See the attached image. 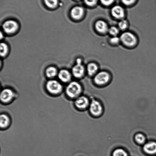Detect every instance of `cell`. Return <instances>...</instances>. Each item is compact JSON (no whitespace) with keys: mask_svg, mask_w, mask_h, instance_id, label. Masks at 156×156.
I'll use <instances>...</instances> for the list:
<instances>
[{"mask_svg":"<svg viewBox=\"0 0 156 156\" xmlns=\"http://www.w3.org/2000/svg\"><path fill=\"white\" fill-rule=\"evenodd\" d=\"M82 88L78 82H73L70 83L67 87L66 93L69 97L74 98L80 94Z\"/></svg>","mask_w":156,"mask_h":156,"instance_id":"cell-1","label":"cell"},{"mask_svg":"<svg viewBox=\"0 0 156 156\" xmlns=\"http://www.w3.org/2000/svg\"><path fill=\"white\" fill-rule=\"evenodd\" d=\"M114 0H101L102 4L105 5H109L114 2Z\"/></svg>","mask_w":156,"mask_h":156,"instance_id":"cell-25","label":"cell"},{"mask_svg":"<svg viewBox=\"0 0 156 156\" xmlns=\"http://www.w3.org/2000/svg\"><path fill=\"white\" fill-rule=\"evenodd\" d=\"M56 73H57V71L54 67H49L47 70L46 74L48 77H54L56 75Z\"/></svg>","mask_w":156,"mask_h":156,"instance_id":"cell-17","label":"cell"},{"mask_svg":"<svg viewBox=\"0 0 156 156\" xmlns=\"http://www.w3.org/2000/svg\"><path fill=\"white\" fill-rule=\"evenodd\" d=\"M144 150L146 153L150 155L156 154V143L152 142L146 143L144 147Z\"/></svg>","mask_w":156,"mask_h":156,"instance_id":"cell-10","label":"cell"},{"mask_svg":"<svg viewBox=\"0 0 156 156\" xmlns=\"http://www.w3.org/2000/svg\"><path fill=\"white\" fill-rule=\"evenodd\" d=\"M128 23L126 20H122L120 21L119 24V28L122 30H125L127 27Z\"/></svg>","mask_w":156,"mask_h":156,"instance_id":"cell-22","label":"cell"},{"mask_svg":"<svg viewBox=\"0 0 156 156\" xmlns=\"http://www.w3.org/2000/svg\"><path fill=\"white\" fill-rule=\"evenodd\" d=\"M90 111L93 115H99L102 111V107L98 102L93 100L90 105Z\"/></svg>","mask_w":156,"mask_h":156,"instance_id":"cell-6","label":"cell"},{"mask_svg":"<svg viewBox=\"0 0 156 156\" xmlns=\"http://www.w3.org/2000/svg\"><path fill=\"white\" fill-rule=\"evenodd\" d=\"M9 123V117L4 114H1L0 117V125L2 128L5 127Z\"/></svg>","mask_w":156,"mask_h":156,"instance_id":"cell-16","label":"cell"},{"mask_svg":"<svg viewBox=\"0 0 156 156\" xmlns=\"http://www.w3.org/2000/svg\"><path fill=\"white\" fill-rule=\"evenodd\" d=\"M13 96V92L10 89L3 90L1 94V99L2 101L6 102L10 101Z\"/></svg>","mask_w":156,"mask_h":156,"instance_id":"cell-9","label":"cell"},{"mask_svg":"<svg viewBox=\"0 0 156 156\" xmlns=\"http://www.w3.org/2000/svg\"><path fill=\"white\" fill-rule=\"evenodd\" d=\"M135 140L137 143H140V144L144 143L145 141V137L141 134H138L136 135Z\"/></svg>","mask_w":156,"mask_h":156,"instance_id":"cell-21","label":"cell"},{"mask_svg":"<svg viewBox=\"0 0 156 156\" xmlns=\"http://www.w3.org/2000/svg\"><path fill=\"white\" fill-rule=\"evenodd\" d=\"M110 34L113 35L114 36H115L118 34L119 33V30L117 27H111L109 29V30Z\"/></svg>","mask_w":156,"mask_h":156,"instance_id":"cell-23","label":"cell"},{"mask_svg":"<svg viewBox=\"0 0 156 156\" xmlns=\"http://www.w3.org/2000/svg\"><path fill=\"white\" fill-rule=\"evenodd\" d=\"M89 102L86 97L82 96L77 99L75 102L76 106L80 108H84L88 106Z\"/></svg>","mask_w":156,"mask_h":156,"instance_id":"cell-11","label":"cell"},{"mask_svg":"<svg viewBox=\"0 0 156 156\" xmlns=\"http://www.w3.org/2000/svg\"><path fill=\"white\" fill-rule=\"evenodd\" d=\"M120 39V38L115 36L111 38L110 41H111V42L113 44H117L119 42Z\"/></svg>","mask_w":156,"mask_h":156,"instance_id":"cell-26","label":"cell"},{"mask_svg":"<svg viewBox=\"0 0 156 156\" xmlns=\"http://www.w3.org/2000/svg\"><path fill=\"white\" fill-rule=\"evenodd\" d=\"M97 66L94 63H90L87 67V71L90 75H93L98 70Z\"/></svg>","mask_w":156,"mask_h":156,"instance_id":"cell-15","label":"cell"},{"mask_svg":"<svg viewBox=\"0 0 156 156\" xmlns=\"http://www.w3.org/2000/svg\"><path fill=\"white\" fill-rule=\"evenodd\" d=\"M109 76L105 72H101L98 73L94 78V82L98 85H103L109 80Z\"/></svg>","mask_w":156,"mask_h":156,"instance_id":"cell-4","label":"cell"},{"mask_svg":"<svg viewBox=\"0 0 156 156\" xmlns=\"http://www.w3.org/2000/svg\"><path fill=\"white\" fill-rule=\"evenodd\" d=\"M83 13V10L82 7H76L71 10V15L72 16L74 19H79L82 17Z\"/></svg>","mask_w":156,"mask_h":156,"instance_id":"cell-13","label":"cell"},{"mask_svg":"<svg viewBox=\"0 0 156 156\" xmlns=\"http://www.w3.org/2000/svg\"><path fill=\"white\" fill-rule=\"evenodd\" d=\"M58 76L60 80L64 82L69 81L71 77L70 73L66 70H62L59 72Z\"/></svg>","mask_w":156,"mask_h":156,"instance_id":"cell-14","label":"cell"},{"mask_svg":"<svg viewBox=\"0 0 156 156\" xmlns=\"http://www.w3.org/2000/svg\"><path fill=\"white\" fill-rule=\"evenodd\" d=\"M87 5L92 6L95 5L97 3V0H84Z\"/></svg>","mask_w":156,"mask_h":156,"instance_id":"cell-24","label":"cell"},{"mask_svg":"<svg viewBox=\"0 0 156 156\" xmlns=\"http://www.w3.org/2000/svg\"><path fill=\"white\" fill-rule=\"evenodd\" d=\"M84 71V68L81 64V60L80 59H78L77 65L73 68V74L75 77L80 78L82 77L83 75Z\"/></svg>","mask_w":156,"mask_h":156,"instance_id":"cell-7","label":"cell"},{"mask_svg":"<svg viewBox=\"0 0 156 156\" xmlns=\"http://www.w3.org/2000/svg\"><path fill=\"white\" fill-rule=\"evenodd\" d=\"M111 12L113 16L117 18H122L124 16V10L120 6H114L112 9Z\"/></svg>","mask_w":156,"mask_h":156,"instance_id":"cell-8","label":"cell"},{"mask_svg":"<svg viewBox=\"0 0 156 156\" xmlns=\"http://www.w3.org/2000/svg\"><path fill=\"white\" fill-rule=\"evenodd\" d=\"M47 88L48 91L54 94L60 93L62 89V85L55 80H50L47 82Z\"/></svg>","mask_w":156,"mask_h":156,"instance_id":"cell-3","label":"cell"},{"mask_svg":"<svg viewBox=\"0 0 156 156\" xmlns=\"http://www.w3.org/2000/svg\"><path fill=\"white\" fill-rule=\"evenodd\" d=\"M112 156H128L126 151L122 149L115 150L113 153Z\"/></svg>","mask_w":156,"mask_h":156,"instance_id":"cell-18","label":"cell"},{"mask_svg":"<svg viewBox=\"0 0 156 156\" xmlns=\"http://www.w3.org/2000/svg\"><path fill=\"white\" fill-rule=\"evenodd\" d=\"M1 56H4L7 53L8 50V47L7 45L4 43H1Z\"/></svg>","mask_w":156,"mask_h":156,"instance_id":"cell-20","label":"cell"},{"mask_svg":"<svg viewBox=\"0 0 156 156\" xmlns=\"http://www.w3.org/2000/svg\"><path fill=\"white\" fill-rule=\"evenodd\" d=\"M120 39L125 45L131 46L135 45L136 39L133 34L129 32H125L122 34Z\"/></svg>","mask_w":156,"mask_h":156,"instance_id":"cell-2","label":"cell"},{"mask_svg":"<svg viewBox=\"0 0 156 156\" xmlns=\"http://www.w3.org/2000/svg\"><path fill=\"white\" fill-rule=\"evenodd\" d=\"M18 24L15 21L9 20L6 21L3 25V28L6 33H13L17 29Z\"/></svg>","mask_w":156,"mask_h":156,"instance_id":"cell-5","label":"cell"},{"mask_svg":"<svg viewBox=\"0 0 156 156\" xmlns=\"http://www.w3.org/2000/svg\"><path fill=\"white\" fill-rule=\"evenodd\" d=\"M45 4L50 8L55 7L58 4V0H44Z\"/></svg>","mask_w":156,"mask_h":156,"instance_id":"cell-19","label":"cell"},{"mask_svg":"<svg viewBox=\"0 0 156 156\" xmlns=\"http://www.w3.org/2000/svg\"><path fill=\"white\" fill-rule=\"evenodd\" d=\"M135 1V0H122V2H123V4L127 5H131Z\"/></svg>","mask_w":156,"mask_h":156,"instance_id":"cell-27","label":"cell"},{"mask_svg":"<svg viewBox=\"0 0 156 156\" xmlns=\"http://www.w3.org/2000/svg\"><path fill=\"white\" fill-rule=\"evenodd\" d=\"M95 27L98 31L101 33H105L108 30V25L105 21L99 20L95 24Z\"/></svg>","mask_w":156,"mask_h":156,"instance_id":"cell-12","label":"cell"}]
</instances>
